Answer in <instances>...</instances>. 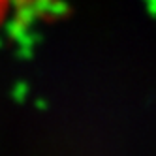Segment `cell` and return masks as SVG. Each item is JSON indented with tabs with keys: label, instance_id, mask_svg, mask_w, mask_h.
Returning a JSON list of instances; mask_svg holds the SVG:
<instances>
[{
	"label": "cell",
	"instance_id": "6da1fadb",
	"mask_svg": "<svg viewBox=\"0 0 156 156\" xmlns=\"http://www.w3.org/2000/svg\"><path fill=\"white\" fill-rule=\"evenodd\" d=\"M9 2H12V0H0V23H2V21H4V17L8 15Z\"/></svg>",
	"mask_w": 156,
	"mask_h": 156
}]
</instances>
